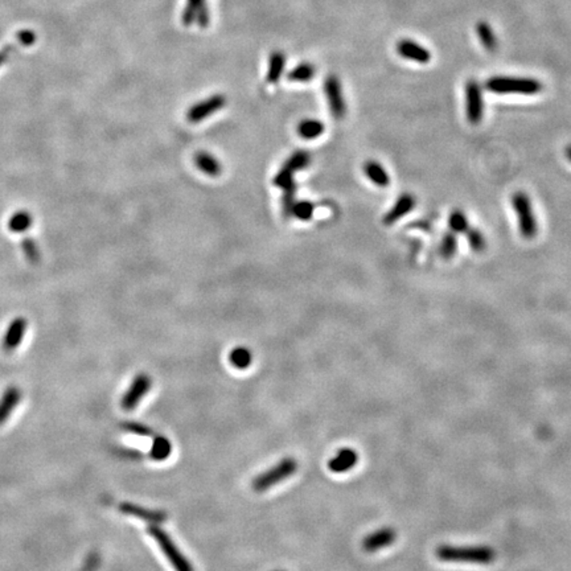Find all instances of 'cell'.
I'll return each mask as SVG.
<instances>
[{
	"instance_id": "8d00e7d4",
	"label": "cell",
	"mask_w": 571,
	"mask_h": 571,
	"mask_svg": "<svg viewBox=\"0 0 571 571\" xmlns=\"http://www.w3.org/2000/svg\"><path fill=\"white\" fill-rule=\"evenodd\" d=\"M24 249H25V254L30 257V258H36L37 257V250H36V246H34V244L31 242V241H25V245H24Z\"/></svg>"
},
{
	"instance_id": "30bf717a",
	"label": "cell",
	"mask_w": 571,
	"mask_h": 571,
	"mask_svg": "<svg viewBox=\"0 0 571 571\" xmlns=\"http://www.w3.org/2000/svg\"><path fill=\"white\" fill-rule=\"evenodd\" d=\"M151 378L147 375H138L131 382L127 391L122 399V408L125 410H132L139 405L142 399L150 391L151 389Z\"/></svg>"
},
{
	"instance_id": "2e32d148",
	"label": "cell",
	"mask_w": 571,
	"mask_h": 571,
	"mask_svg": "<svg viewBox=\"0 0 571 571\" xmlns=\"http://www.w3.org/2000/svg\"><path fill=\"white\" fill-rule=\"evenodd\" d=\"M414 206H415V199L409 194H402L394 206L387 213L384 222L387 225H391V224L397 222L399 218L406 216Z\"/></svg>"
},
{
	"instance_id": "8992f818",
	"label": "cell",
	"mask_w": 571,
	"mask_h": 571,
	"mask_svg": "<svg viewBox=\"0 0 571 571\" xmlns=\"http://www.w3.org/2000/svg\"><path fill=\"white\" fill-rule=\"evenodd\" d=\"M324 94L328 101V106L332 113L334 119L340 120L346 114V105H345L344 94H343V87L339 77L334 75H330L324 80Z\"/></svg>"
},
{
	"instance_id": "52a82bcc",
	"label": "cell",
	"mask_w": 571,
	"mask_h": 571,
	"mask_svg": "<svg viewBox=\"0 0 571 571\" xmlns=\"http://www.w3.org/2000/svg\"><path fill=\"white\" fill-rule=\"evenodd\" d=\"M182 22L185 27L197 25L206 28L211 23V12L206 0H185Z\"/></svg>"
},
{
	"instance_id": "d4e9b609",
	"label": "cell",
	"mask_w": 571,
	"mask_h": 571,
	"mask_svg": "<svg viewBox=\"0 0 571 571\" xmlns=\"http://www.w3.org/2000/svg\"><path fill=\"white\" fill-rule=\"evenodd\" d=\"M311 162V156L310 153L306 151H296L292 153L291 156L283 164L284 168L290 170L291 172H296L301 171L303 168H306Z\"/></svg>"
},
{
	"instance_id": "7a4b0ae2",
	"label": "cell",
	"mask_w": 571,
	"mask_h": 571,
	"mask_svg": "<svg viewBox=\"0 0 571 571\" xmlns=\"http://www.w3.org/2000/svg\"><path fill=\"white\" fill-rule=\"evenodd\" d=\"M485 87L496 94H525L533 96L542 92V84L534 78L522 77H492Z\"/></svg>"
},
{
	"instance_id": "f35d334b",
	"label": "cell",
	"mask_w": 571,
	"mask_h": 571,
	"mask_svg": "<svg viewBox=\"0 0 571 571\" xmlns=\"http://www.w3.org/2000/svg\"><path fill=\"white\" fill-rule=\"evenodd\" d=\"M566 155H567V158H569V161L571 162V146L567 147V150H566Z\"/></svg>"
},
{
	"instance_id": "e0dca14e",
	"label": "cell",
	"mask_w": 571,
	"mask_h": 571,
	"mask_svg": "<svg viewBox=\"0 0 571 571\" xmlns=\"http://www.w3.org/2000/svg\"><path fill=\"white\" fill-rule=\"evenodd\" d=\"M27 330V322L24 319H16L13 320L7 332L4 334V340H3V346L7 351H13L15 348H18L19 344L23 341V337L25 334Z\"/></svg>"
},
{
	"instance_id": "7c38bea8",
	"label": "cell",
	"mask_w": 571,
	"mask_h": 571,
	"mask_svg": "<svg viewBox=\"0 0 571 571\" xmlns=\"http://www.w3.org/2000/svg\"><path fill=\"white\" fill-rule=\"evenodd\" d=\"M397 52H399L401 57L410 60V61H415L420 64H427L432 60V54L429 49H426L425 46H422L418 43L409 40V39H403L399 40L397 43Z\"/></svg>"
},
{
	"instance_id": "5bb4252c",
	"label": "cell",
	"mask_w": 571,
	"mask_h": 571,
	"mask_svg": "<svg viewBox=\"0 0 571 571\" xmlns=\"http://www.w3.org/2000/svg\"><path fill=\"white\" fill-rule=\"evenodd\" d=\"M358 462V455L352 448H343L328 462V468L334 474H343L352 470Z\"/></svg>"
},
{
	"instance_id": "f546056e",
	"label": "cell",
	"mask_w": 571,
	"mask_h": 571,
	"mask_svg": "<svg viewBox=\"0 0 571 571\" xmlns=\"http://www.w3.org/2000/svg\"><path fill=\"white\" fill-rule=\"evenodd\" d=\"M313 215V204L310 201H296L294 211H292V217H296L302 221H307L310 220Z\"/></svg>"
},
{
	"instance_id": "83f0119b",
	"label": "cell",
	"mask_w": 571,
	"mask_h": 571,
	"mask_svg": "<svg viewBox=\"0 0 571 571\" xmlns=\"http://www.w3.org/2000/svg\"><path fill=\"white\" fill-rule=\"evenodd\" d=\"M448 225L453 233H465L468 230V220L462 211L456 209L450 215Z\"/></svg>"
},
{
	"instance_id": "9c48e42d",
	"label": "cell",
	"mask_w": 571,
	"mask_h": 571,
	"mask_svg": "<svg viewBox=\"0 0 571 571\" xmlns=\"http://www.w3.org/2000/svg\"><path fill=\"white\" fill-rule=\"evenodd\" d=\"M227 98L222 94H213L211 97L206 98L204 101H200L194 103V106L188 108L187 111V119L192 123H199L201 120L211 117L212 114L217 113L218 110L225 106Z\"/></svg>"
},
{
	"instance_id": "44dd1931",
	"label": "cell",
	"mask_w": 571,
	"mask_h": 571,
	"mask_svg": "<svg viewBox=\"0 0 571 571\" xmlns=\"http://www.w3.org/2000/svg\"><path fill=\"white\" fill-rule=\"evenodd\" d=\"M476 33L485 49L494 52L497 48V37L492 27L487 22H479L476 24Z\"/></svg>"
},
{
	"instance_id": "74e56055",
	"label": "cell",
	"mask_w": 571,
	"mask_h": 571,
	"mask_svg": "<svg viewBox=\"0 0 571 571\" xmlns=\"http://www.w3.org/2000/svg\"><path fill=\"white\" fill-rule=\"evenodd\" d=\"M12 49H13L12 46H7V48H4V49L0 51V68L10 58V54H11Z\"/></svg>"
},
{
	"instance_id": "603a6c76",
	"label": "cell",
	"mask_w": 571,
	"mask_h": 571,
	"mask_svg": "<svg viewBox=\"0 0 571 571\" xmlns=\"http://www.w3.org/2000/svg\"><path fill=\"white\" fill-rule=\"evenodd\" d=\"M298 131L304 139H315L323 134L324 125L316 119H304L301 122Z\"/></svg>"
},
{
	"instance_id": "1f68e13d",
	"label": "cell",
	"mask_w": 571,
	"mask_h": 571,
	"mask_svg": "<svg viewBox=\"0 0 571 571\" xmlns=\"http://www.w3.org/2000/svg\"><path fill=\"white\" fill-rule=\"evenodd\" d=\"M468 242L471 245V248L474 249L475 251H483L485 248V239L483 234L480 233V230L477 229H470L465 232Z\"/></svg>"
},
{
	"instance_id": "4dcf8cb0",
	"label": "cell",
	"mask_w": 571,
	"mask_h": 571,
	"mask_svg": "<svg viewBox=\"0 0 571 571\" xmlns=\"http://www.w3.org/2000/svg\"><path fill=\"white\" fill-rule=\"evenodd\" d=\"M31 216L27 212L18 213L10 220V229L12 232H23L27 227H31Z\"/></svg>"
},
{
	"instance_id": "484cf974",
	"label": "cell",
	"mask_w": 571,
	"mask_h": 571,
	"mask_svg": "<svg viewBox=\"0 0 571 571\" xmlns=\"http://www.w3.org/2000/svg\"><path fill=\"white\" fill-rule=\"evenodd\" d=\"M229 360L238 369H246L251 364V352L245 346H237L230 352Z\"/></svg>"
},
{
	"instance_id": "d6986e66",
	"label": "cell",
	"mask_w": 571,
	"mask_h": 571,
	"mask_svg": "<svg viewBox=\"0 0 571 571\" xmlns=\"http://www.w3.org/2000/svg\"><path fill=\"white\" fill-rule=\"evenodd\" d=\"M196 165L199 167L200 171L209 175V176H217L221 172V165L216 158L208 152H199L194 158Z\"/></svg>"
},
{
	"instance_id": "836d02e7",
	"label": "cell",
	"mask_w": 571,
	"mask_h": 571,
	"mask_svg": "<svg viewBox=\"0 0 571 571\" xmlns=\"http://www.w3.org/2000/svg\"><path fill=\"white\" fill-rule=\"evenodd\" d=\"M292 175H294V172H291L290 170H287V168L282 167L280 172L277 173V176L274 177V184H275L277 187L282 188V189L289 188V187H291V185L295 184L294 183V177H292Z\"/></svg>"
},
{
	"instance_id": "cb8c5ba5",
	"label": "cell",
	"mask_w": 571,
	"mask_h": 571,
	"mask_svg": "<svg viewBox=\"0 0 571 571\" xmlns=\"http://www.w3.org/2000/svg\"><path fill=\"white\" fill-rule=\"evenodd\" d=\"M171 451H172L171 442L164 437H156L152 442L150 456L155 460H165L171 455Z\"/></svg>"
},
{
	"instance_id": "4316f807",
	"label": "cell",
	"mask_w": 571,
	"mask_h": 571,
	"mask_svg": "<svg viewBox=\"0 0 571 571\" xmlns=\"http://www.w3.org/2000/svg\"><path fill=\"white\" fill-rule=\"evenodd\" d=\"M295 194H296V184L283 189L282 211H283V216L286 217V218H291L292 217V211H294V206L296 203Z\"/></svg>"
},
{
	"instance_id": "7402d4cb",
	"label": "cell",
	"mask_w": 571,
	"mask_h": 571,
	"mask_svg": "<svg viewBox=\"0 0 571 571\" xmlns=\"http://www.w3.org/2000/svg\"><path fill=\"white\" fill-rule=\"evenodd\" d=\"M315 73L316 68L311 63H301L289 72L287 78L292 82H307L313 80Z\"/></svg>"
},
{
	"instance_id": "8fae6325",
	"label": "cell",
	"mask_w": 571,
	"mask_h": 571,
	"mask_svg": "<svg viewBox=\"0 0 571 571\" xmlns=\"http://www.w3.org/2000/svg\"><path fill=\"white\" fill-rule=\"evenodd\" d=\"M397 539V532L396 529L390 527L377 529L373 533L368 534L365 539H363V549L367 553H377L379 550L385 549L390 545H393Z\"/></svg>"
},
{
	"instance_id": "d6a6232c",
	"label": "cell",
	"mask_w": 571,
	"mask_h": 571,
	"mask_svg": "<svg viewBox=\"0 0 571 571\" xmlns=\"http://www.w3.org/2000/svg\"><path fill=\"white\" fill-rule=\"evenodd\" d=\"M122 429H125L126 432H132L135 435H140V437L153 435V432L149 426H146L143 423H137V422H125V423H122Z\"/></svg>"
},
{
	"instance_id": "3957f363",
	"label": "cell",
	"mask_w": 571,
	"mask_h": 571,
	"mask_svg": "<svg viewBox=\"0 0 571 571\" xmlns=\"http://www.w3.org/2000/svg\"><path fill=\"white\" fill-rule=\"evenodd\" d=\"M298 470V463L292 458H286L280 463L271 467L266 472H262L253 480V489L256 492H265L280 482L289 479Z\"/></svg>"
},
{
	"instance_id": "5b68a950",
	"label": "cell",
	"mask_w": 571,
	"mask_h": 571,
	"mask_svg": "<svg viewBox=\"0 0 571 571\" xmlns=\"http://www.w3.org/2000/svg\"><path fill=\"white\" fill-rule=\"evenodd\" d=\"M512 204H513V209H515V212L517 215L518 227H520L521 236L527 238V239L536 237V234H537V222H536V217L533 213L530 199L527 194L517 192V194H513Z\"/></svg>"
},
{
	"instance_id": "ac0fdd59",
	"label": "cell",
	"mask_w": 571,
	"mask_h": 571,
	"mask_svg": "<svg viewBox=\"0 0 571 571\" xmlns=\"http://www.w3.org/2000/svg\"><path fill=\"white\" fill-rule=\"evenodd\" d=\"M286 54L282 51H274L271 52L269 57V66H268V75H266V82L268 84H277L283 75L284 66H286Z\"/></svg>"
},
{
	"instance_id": "9a60e30c",
	"label": "cell",
	"mask_w": 571,
	"mask_h": 571,
	"mask_svg": "<svg viewBox=\"0 0 571 571\" xmlns=\"http://www.w3.org/2000/svg\"><path fill=\"white\" fill-rule=\"evenodd\" d=\"M22 399V391L16 387H10L6 389L0 399V425H3L8 417L11 415L12 411L19 405Z\"/></svg>"
},
{
	"instance_id": "4fadbf2b",
	"label": "cell",
	"mask_w": 571,
	"mask_h": 571,
	"mask_svg": "<svg viewBox=\"0 0 571 571\" xmlns=\"http://www.w3.org/2000/svg\"><path fill=\"white\" fill-rule=\"evenodd\" d=\"M119 510L125 515L134 516V517L149 521L151 524H162L167 520V513L163 510H153V509H146V508L135 506L131 503H122L119 506Z\"/></svg>"
},
{
	"instance_id": "ffe728a7",
	"label": "cell",
	"mask_w": 571,
	"mask_h": 571,
	"mask_svg": "<svg viewBox=\"0 0 571 571\" xmlns=\"http://www.w3.org/2000/svg\"><path fill=\"white\" fill-rule=\"evenodd\" d=\"M364 172L367 175L368 179L378 187H388L390 183L388 172L377 162H368L364 167Z\"/></svg>"
},
{
	"instance_id": "277c9868",
	"label": "cell",
	"mask_w": 571,
	"mask_h": 571,
	"mask_svg": "<svg viewBox=\"0 0 571 571\" xmlns=\"http://www.w3.org/2000/svg\"><path fill=\"white\" fill-rule=\"evenodd\" d=\"M149 533L151 534L156 544L161 546L163 554L165 558L172 565L175 571H194V566L189 560L184 557L183 553L175 545L171 537L163 530V529L152 525L149 529Z\"/></svg>"
},
{
	"instance_id": "6da1fadb",
	"label": "cell",
	"mask_w": 571,
	"mask_h": 571,
	"mask_svg": "<svg viewBox=\"0 0 571 571\" xmlns=\"http://www.w3.org/2000/svg\"><path fill=\"white\" fill-rule=\"evenodd\" d=\"M438 560L450 563H471V565H491L497 557L496 550L488 545H439L435 549Z\"/></svg>"
},
{
	"instance_id": "e575fe53",
	"label": "cell",
	"mask_w": 571,
	"mask_h": 571,
	"mask_svg": "<svg viewBox=\"0 0 571 571\" xmlns=\"http://www.w3.org/2000/svg\"><path fill=\"white\" fill-rule=\"evenodd\" d=\"M18 40H19V43L28 46V45H32L34 43L36 34L32 31H22L18 34Z\"/></svg>"
},
{
	"instance_id": "f1b7e54d",
	"label": "cell",
	"mask_w": 571,
	"mask_h": 571,
	"mask_svg": "<svg viewBox=\"0 0 571 571\" xmlns=\"http://www.w3.org/2000/svg\"><path fill=\"white\" fill-rule=\"evenodd\" d=\"M458 249V239L453 233H447L442 239L441 254L444 259H451Z\"/></svg>"
},
{
	"instance_id": "d590c367",
	"label": "cell",
	"mask_w": 571,
	"mask_h": 571,
	"mask_svg": "<svg viewBox=\"0 0 571 571\" xmlns=\"http://www.w3.org/2000/svg\"><path fill=\"white\" fill-rule=\"evenodd\" d=\"M98 565H99V557H98V554H90V556L87 557V562H85V565H84V567H82V570L81 571H96L97 570Z\"/></svg>"
},
{
	"instance_id": "ba28073f",
	"label": "cell",
	"mask_w": 571,
	"mask_h": 571,
	"mask_svg": "<svg viewBox=\"0 0 571 571\" xmlns=\"http://www.w3.org/2000/svg\"><path fill=\"white\" fill-rule=\"evenodd\" d=\"M465 113L467 119L472 125H477L483 118L484 113L483 93L479 82L475 80H470L465 84Z\"/></svg>"
}]
</instances>
